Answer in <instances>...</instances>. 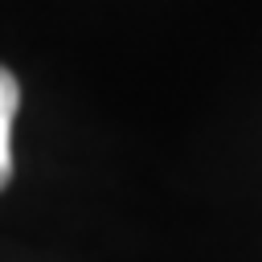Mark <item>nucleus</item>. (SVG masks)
I'll use <instances>...</instances> for the list:
<instances>
[{"label":"nucleus","mask_w":262,"mask_h":262,"mask_svg":"<svg viewBox=\"0 0 262 262\" xmlns=\"http://www.w3.org/2000/svg\"><path fill=\"white\" fill-rule=\"evenodd\" d=\"M16 106H20V86L0 66V188L12 180V119H16Z\"/></svg>","instance_id":"f257e3e1"}]
</instances>
